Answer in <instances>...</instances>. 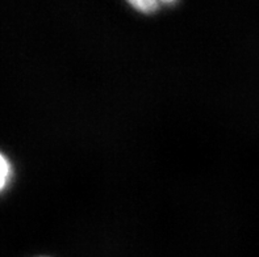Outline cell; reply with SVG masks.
<instances>
[{"label": "cell", "mask_w": 259, "mask_h": 257, "mask_svg": "<svg viewBox=\"0 0 259 257\" xmlns=\"http://www.w3.org/2000/svg\"><path fill=\"white\" fill-rule=\"evenodd\" d=\"M8 176H10V164L6 158L0 153V189L6 185Z\"/></svg>", "instance_id": "cell-1"}, {"label": "cell", "mask_w": 259, "mask_h": 257, "mask_svg": "<svg viewBox=\"0 0 259 257\" xmlns=\"http://www.w3.org/2000/svg\"><path fill=\"white\" fill-rule=\"evenodd\" d=\"M131 4L133 7H136L138 11H142V12H151L153 10H155V7L158 6L157 2H150V0H144V2H131Z\"/></svg>", "instance_id": "cell-2"}]
</instances>
